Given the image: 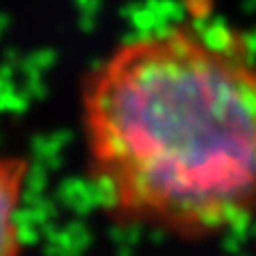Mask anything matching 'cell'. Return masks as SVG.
<instances>
[{
	"label": "cell",
	"mask_w": 256,
	"mask_h": 256,
	"mask_svg": "<svg viewBox=\"0 0 256 256\" xmlns=\"http://www.w3.org/2000/svg\"><path fill=\"white\" fill-rule=\"evenodd\" d=\"M86 171L111 220L205 242L256 222V52L184 22L111 52L82 90Z\"/></svg>",
	"instance_id": "6da1fadb"
},
{
	"label": "cell",
	"mask_w": 256,
	"mask_h": 256,
	"mask_svg": "<svg viewBox=\"0 0 256 256\" xmlns=\"http://www.w3.org/2000/svg\"><path fill=\"white\" fill-rule=\"evenodd\" d=\"M30 162L18 154H0V256H22L20 210Z\"/></svg>",
	"instance_id": "7a4b0ae2"
}]
</instances>
